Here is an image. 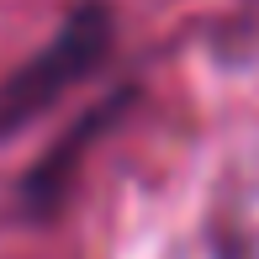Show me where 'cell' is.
<instances>
[{"mask_svg": "<svg viewBox=\"0 0 259 259\" xmlns=\"http://www.w3.org/2000/svg\"><path fill=\"white\" fill-rule=\"evenodd\" d=\"M106 111H111V106L90 111V116H85V122H79V127H74V133H69L58 148H48V159H42L37 169L21 180V211H32V217H37V211H53V206H58V196H64V185H69V169H74V159L85 154V143L101 133Z\"/></svg>", "mask_w": 259, "mask_h": 259, "instance_id": "7a4b0ae2", "label": "cell"}, {"mask_svg": "<svg viewBox=\"0 0 259 259\" xmlns=\"http://www.w3.org/2000/svg\"><path fill=\"white\" fill-rule=\"evenodd\" d=\"M116 37V21L106 0H79L58 32L42 42L32 58H21L6 79H0V143L16 133H27L37 116H48L79 79H90L106 64Z\"/></svg>", "mask_w": 259, "mask_h": 259, "instance_id": "6da1fadb", "label": "cell"}]
</instances>
